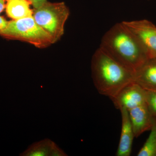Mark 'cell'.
<instances>
[{"instance_id": "277c9868", "label": "cell", "mask_w": 156, "mask_h": 156, "mask_svg": "<svg viewBox=\"0 0 156 156\" xmlns=\"http://www.w3.org/2000/svg\"><path fill=\"white\" fill-rule=\"evenodd\" d=\"M69 14V9L63 2L47 1L37 9H34L33 17L37 24L50 35L54 44L63 36L65 24Z\"/></svg>"}, {"instance_id": "6da1fadb", "label": "cell", "mask_w": 156, "mask_h": 156, "mask_svg": "<svg viewBox=\"0 0 156 156\" xmlns=\"http://www.w3.org/2000/svg\"><path fill=\"white\" fill-rule=\"evenodd\" d=\"M99 47L134 74L150 58L139 40L122 22L105 34Z\"/></svg>"}, {"instance_id": "ba28073f", "label": "cell", "mask_w": 156, "mask_h": 156, "mask_svg": "<svg viewBox=\"0 0 156 156\" xmlns=\"http://www.w3.org/2000/svg\"><path fill=\"white\" fill-rule=\"evenodd\" d=\"M120 110L122 115V131L116 155L129 156L131 154L134 137V131L128 110L122 108Z\"/></svg>"}, {"instance_id": "2e32d148", "label": "cell", "mask_w": 156, "mask_h": 156, "mask_svg": "<svg viewBox=\"0 0 156 156\" xmlns=\"http://www.w3.org/2000/svg\"><path fill=\"white\" fill-rule=\"evenodd\" d=\"M6 0H0V14L5 9Z\"/></svg>"}, {"instance_id": "8fae6325", "label": "cell", "mask_w": 156, "mask_h": 156, "mask_svg": "<svg viewBox=\"0 0 156 156\" xmlns=\"http://www.w3.org/2000/svg\"><path fill=\"white\" fill-rule=\"evenodd\" d=\"M30 5L29 0H6V14L14 20L32 17L34 10Z\"/></svg>"}, {"instance_id": "52a82bcc", "label": "cell", "mask_w": 156, "mask_h": 156, "mask_svg": "<svg viewBox=\"0 0 156 156\" xmlns=\"http://www.w3.org/2000/svg\"><path fill=\"white\" fill-rule=\"evenodd\" d=\"M134 137L151 130L154 125L153 119L146 103L128 111Z\"/></svg>"}, {"instance_id": "5b68a950", "label": "cell", "mask_w": 156, "mask_h": 156, "mask_svg": "<svg viewBox=\"0 0 156 156\" xmlns=\"http://www.w3.org/2000/svg\"><path fill=\"white\" fill-rule=\"evenodd\" d=\"M122 22L139 40L149 58H156V26L145 19Z\"/></svg>"}, {"instance_id": "8992f818", "label": "cell", "mask_w": 156, "mask_h": 156, "mask_svg": "<svg viewBox=\"0 0 156 156\" xmlns=\"http://www.w3.org/2000/svg\"><path fill=\"white\" fill-rule=\"evenodd\" d=\"M111 99L117 108H124L128 111L146 104V90L133 81Z\"/></svg>"}, {"instance_id": "3957f363", "label": "cell", "mask_w": 156, "mask_h": 156, "mask_svg": "<svg viewBox=\"0 0 156 156\" xmlns=\"http://www.w3.org/2000/svg\"><path fill=\"white\" fill-rule=\"evenodd\" d=\"M0 35L27 42L40 49L54 44L52 38L37 24L33 16L9 21L7 28L0 33Z\"/></svg>"}, {"instance_id": "7a4b0ae2", "label": "cell", "mask_w": 156, "mask_h": 156, "mask_svg": "<svg viewBox=\"0 0 156 156\" xmlns=\"http://www.w3.org/2000/svg\"><path fill=\"white\" fill-rule=\"evenodd\" d=\"M94 86L101 95L111 99L125 86L134 81V73L99 47L91 61Z\"/></svg>"}, {"instance_id": "9a60e30c", "label": "cell", "mask_w": 156, "mask_h": 156, "mask_svg": "<svg viewBox=\"0 0 156 156\" xmlns=\"http://www.w3.org/2000/svg\"><path fill=\"white\" fill-rule=\"evenodd\" d=\"M9 23L4 17L0 16V33L7 28Z\"/></svg>"}, {"instance_id": "5bb4252c", "label": "cell", "mask_w": 156, "mask_h": 156, "mask_svg": "<svg viewBox=\"0 0 156 156\" xmlns=\"http://www.w3.org/2000/svg\"><path fill=\"white\" fill-rule=\"evenodd\" d=\"M34 9H37L47 2V0H29Z\"/></svg>"}, {"instance_id": "4fadbf2b", "label": "cell", "mask_w": 156, "mask_h": 156, "mask_svg": "<svg viewBox=\"0 0 156 156\" xmlns=\"http://www.w3.org/2000/svg\"><path fill=\"white\" fill-rule=\"evenodd\" d=\"M146 90V103L156 125V89Z\"/></svg>"}, {"instance_id": "30bf717a", "label": "cell", "mask_w": 156, "mask_h": 156, "mask_svg": "<svg viewBox=\"0 0 156 156\" xmlns=\"http://www.w3.org/2000/svg\"><path fill=\"white\" fill-rule=\"evenodd\" d=\"M21 156H65L64 151L51 140L46 138L33 144L20 154Z\"/></svg>"}, {"instance_id": "7c38bea8", "label": "cell", "mask_w": 156, "mask_h": 156, "mask_svg": "<svg viewBox=\"0 0 156 156\" xmlns=\"http://www.w3.org/2000/svg\"><path fill=\"white\" fill-rule=\"evenodd\" d=\"M137 156H156V125L151 129L149 136Z\"/></svg>"}, {"instance_id": "9c48e42d", "label": "cell", "mask_w": 156, "mask_h": 156, "mask_svg": "<svg viewBox=\"0 0 156 156\" xmlns=\"http://www.w3.org/2000/svg\"><path fill=\"white\" fill-rule=\"evenodd\" d=\"M134 82L145 90L156 89V58H149L135 72Z\"/></svg>"}]
</instances>
